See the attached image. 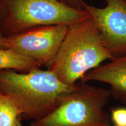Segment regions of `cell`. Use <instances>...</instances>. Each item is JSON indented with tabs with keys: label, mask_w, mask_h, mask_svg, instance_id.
<instances>
[{
	"label": "cell",
	"mask_w": 126,
	"mask_h": 126,
	"mask_svg": "<svg viewBox=\"0 0 126 126\" xmlns=\"http://www.w3.org/2000/svg\"><path fill=\"white\" fill-rule=\"evenodd\" d=\"M73 86L63 83L48 69L28 72L0 70V92L15 104L21 114L33 121L51 113Z\"/></svg>",
	"instance_id": "cell-1"
},
{
	"label": "cell",
	"mask_w": 126,
	"mask_h": 126,
	"mask_svg": "<svg viewBox=\"0 0 126 126\" xmlns=\"http://www.w3.org/2000/svg\"><path fill=\"white\" fill-rule=\"evenodd\" d=\"M115 57L105 46L95 23L89 16L68 26L50 70L63 83L73 86L91 70Z\"/></svg>",
	"instance_id": "cell-2"
},
{
	"label": "cell",
	"mask_w": 126,
	"mask_h": 126,
	"mask_svg": "<svg viewBox=\"0 0 126 126\" xmlns=\"http://www.w3.org/2000/svg\"><path fill=\"white\" fill-rule=\"evenodd\" d=\"M111 96L110 89L81 81L61 97L51 113L31 126H110L105 107Z\"/></svg>",
	"instance_id": "cell-3"
},
{
	"label": "cell",
	"mask_w": 126,
	"mask_h": 126,
	"mask_svg": "<svg viewBox=\"0 0 126 126\" xmlns=\"http://www.w3.org/2000/svg\"><path fill=\"white\" fill-rule=\"evenodd\" d=\"M89 16L84 9L60 0H8L7 15L0 26L8 37L39 26H70Z\"/></svg>",
	"instance_id": "cell-4"
},
{
	"label": "cell",
	"mask_w": 126,
	"mask_h": 126,
	"mask_svg": "<svg viewBox=\"0 0 126 126\" xmlns=\"http://www.w3.org/2000/svg\"><path fill=\"white\" fill-rule=\"evenodd\" d=\"M67 25L39 26L8 36V48L50 69L67 34Z\"/></svg>",
	"instance_id": "cell-5"
},
{
	"label": "cell",
	"mask_w": 126,
	"mask_h": 126,
	"mask_svg": "<svg viewBox=\"0 0 126 126\" xmlns=\"http://www.w3.org/2000/svg\"><path fill=\"white\" fill-rule=\"evenodd\" d=\"M104 8L85 2L83 8L94 20L102 42L114 57L126 54V1L105 0Z\"/></svg>",
	"instance_id": "cell-6"
},
{
	"label": "cell",
	"mask_w": 126,
	"mask_h": 126,
	"mask_svg": "<svg viewBox=\"0 0 126 126\" xmlns=\"http://www.w3.org/2000/svg\"><path fill=\"white\" fill-rule=\"evenodd\" d=\"M81 80L109 85L111 96L126 106V54L115 57L110 62L91 70Z\"/></svg>",
	"instance_id": "cell-7"
},
{
	"label": "cell",
	"mask_w": 126,
	"mask_h": 126,
	"mask_svg": "<svg viewBox=\"0 0 126 126\" xmlns=\"http://www.w3.org/2000/svg\"><path fill=\"white\" fill-rule=\"evenodd\" d=\"M42 66L37 61L14 50L0 48V70L28 72Z\"/></svg>",
	"instance_id": "cell-8"
},
{
	"label": "cell",
	"mask_w": 126,
	"mask_h": 126,
	"mask_svg": "<svg viewBox=\"0 0 126 126\" xmlns=\"http://www.w3.org/2000/svg\"><path fill=\"white\" fill-rule=\"evenodd\" d=\"M20 110L5 94L0 92V126H16Z\"/></svg>",
	"instance_id": "cell-9"
},
{
	"label": "cell",
	"mask_w": 126,
	"mask_h": 126,
	"mask_svg": "<svg viewBox=\"0 0 126 126\" xmlns=\"http://www.w3.org/2000/svg\"><path fill=\"white\" fill-rule=\"evenodd\" d=\"M111 120L114 126H126V106L113 109L111 110Z\"/></svg>",
	"instance_id": "cell-10"
},
{
	"label": "cell",
	"mask_w": 126,
	"mask_h": 126,
	"mask_svg": "<svg viewBox=\"0 0 126 126\" xmlns=\"http://www.w3.org/2000/svg\"><path fill=\"white\" fill-rule=\"evenodd\" d=\"M60 1L71 7L78 9H83V6L85 2L83 0H60Z\"/></svg>",
	"instance_id": "cell-11"
},
{
	"label": "cell",
	"mask_w": 126,
	"mask_h": 126,
	"mask_svg": "<svg viewBox=\"0 0 126 126\" xmlns=\"http://www.w3.org/2000/svg\"><path fill=\"white\" fill-rule=\"evenodd\" d=\"M8 0H0V23L7 15V5Z\"/></svg>",
	"instance_id": "cell-12"
},
{
	"label": "cell",
	"mask_w": 126,
	"mask_h": 126,
	"mask_svg": "<svg viewBox=\"0 0 126 126\" xmlns=\"http://www.w3.org/2000/svg\"><path fill=\"white\" fill-rule=\"evenodd\" d=\"M0 48H8L7 37L0 33Z\"/></svg>",
	"instance_id": "cell-13"
},
{
	"label": "cell",
	"mask_w": 126,
	"mask_h": 126,
	"mask_svg": "<svg viewBox=\"0 0 126 126\" xmlns=\"http://www.w3.org/2000/svg\"><path fill=\"white\" fill-rule=\"evenodd\" d=\"M22 126L21 123H20V120L18 121V124H17V126Z\"/></svg>",
	"instance_id": "cell-14"
},
{
	"label": "cell",
	"mask_w": 126,
	"mask_h": 126,
	"mask_svg": "<svg viewBox=\"0 0 126 126\" xmlns=\"http://www.w3.org/2000/svg\"></svg>",
	"instance_id": "cell-15"
},
{
	"label": "cell",
	"mask_w": 126,
	"mask_h": 126,
	"mask_svg": "<svg viewBox=\"0 0 126 126\" xmlns=\"http://www.w3.org/2000/svg\"></svg>",
	"instance_id": "cell-16"
}]
</instances>
